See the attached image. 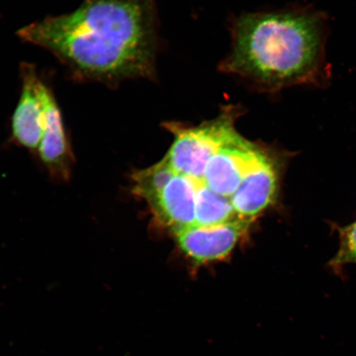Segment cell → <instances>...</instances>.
<instances>
[{
  "instance_id": "1",
  "label": "cell",
  "mask_w": 356,
  "mask_h": 356,
  "mask_svg": "<svg viewBox=\"0 0 356 356\" xmlns=\"http://www.w3.org/2000/svg\"><path fill=\"white\" fill-rule=\"evenodd\" d=\"M17 35L51 53L78 83L113 88L128 79L156 78L155 0H83L73 12L49 15Z\"/></svg>"
},
{
  "instance_id": "10",
  "label": "cell",
  "mask_w": 356,
  "mask_h": 356,
  "mask_svg": "<svg viewBox=\"0 0 356 356\" xmlns=\"http://www.w3.org/2000/svg\"><path fill=\"white\" fill-rule=\"evenodd\" d=\"M197 181L195 225H213L240 218L229 199L213 193L202 181Z\"/></svg>"
},
{
  "instance_id": "5",
  "label": "cell",
  "mask_w": 356,
  "mask_h": 356,
  "mask_svg": "<svg viewBox=\"0 0 356 356\" xmlns=\"http://www.w3.org/2000/svg\"><path fill=\"white\" fill-rule=\"evenodd\" d=\"M39 92L44 108V128L37 153L52 178L67 181L71 177L74 156L63 115L51 84L42 77Z\"/></svg>"
},
{
  "instance_id": "3",
  "label": "cell",
  "mask_w": 356,
  "mask_h": 356,
  "mask_svg": "<svg viewBox=\"0 0 356 356\" xmlns=\"http://www.w3.org/2000/svg\"><path fill=\"white\" fill-rule=\"evenodd\" d=\"M244 113L243 106L228 104L221 106L217 117L197 126L164 123L173 141L163 159L177 173L202 181L209 159Z\"/></svg>"
},
{
  "instance_id": "7",
  "label": "cell",
  "mask_w": 356,
  "mask_h": 356,
  "mask_svg": "<svg viewBox=\"0 0 356 356\" xmlns=\"http://www.w3.org/2000/svg\"><path fill=\"white\" fill-rule=\"evenodd\" d=\"M21 90L11 118V140L13 143L38 152L44 128V108L39 92L41 76L33 64L20 66Z\"/></svg>"
},
{
  "instance_id": "9",
  "label": "cell",
  "mask_w": 356,
  "mask_h": 356,
  "mask_svg": "<svg viewBox=\"0 0 356 356\" xmlns=\"http://www.w3.org/2000/svg\"><path fill=\"white\" fill-rule=\"evenodd\" d=\"M197 181L175 173L152 202L149 204L156 219L176 231L195 225V195Z\"/></svg>"
},
{
  "instance_id": "12",
  "label": "cell",
  "mask_w": 356,
  "mask_h": 356,
  "mask_svg": "<svg viewBox=\"0 0 356 356\" xmlns=\"http://www.w3.org/2000/svg\"><path fill=\"white\" fill-rule=\"evenodd\" d=\"M331 225L339 237V248L327 266L332 273L342 277L346 266L356 264V220L346 226Z\"/></svg>"
},
{
  "instance_id": "4",
  "label": "cell",
  "mask_w": 356,
  "mask_h": 356,
  "mask_svg": "<svg viewBox=\"0 0 356 356\" xmlns=\"http://www.w3.org/2000/svg\"><path fill=\"white\" fill-rule=\"evenodd\" d=\"M275 151L248 140L235 127L209 159L202 182L213 193L230 200L244 177Z\"/></svg>"
},
{
  "instance_id": "2",
  "label": "cell",
  "mask_w": 356,
  "mask_h": 356,
  "mask_svg": "<svg viewBox=\"0 0 356 356\" xmlns=\"http://www.w3.org/2000/svg\"><path fill=\"white\" fill-rule=\"evenodd\" d=\"M231 50L219 66L257 90L320 86L328 74L326 20L308 8L243 13L231 24Z\"/></svg>"
},
{
  "instance_id": "11",
  "label": "cell",
  "mask_w": 356,
  "mask_h": 356,
  "mask_svg": "<svg viewBox=\"0 0 356 356\" xmlns=\"http://www.w3.org/2000/svg\"><path fill=\"white\" fill-rule=\"evenodd\" d=\"M175 173L166 160L163 159L153 166L133 173L132 193L145 200L149 204L165 188Z\"/></svg>"
},
{
  "instance_id": "6",
  "label": "cell",
  "mask_w": 356,
  "mask_h": 356,
  "mask_svg": "<svg viewBox=\"0 0 356 356\" xmlns=\"http://www.w3.org/2000/svg\"><path fill=\"white\" fill-rule=\"evenodd\" d=\"M250 224V219L237 218L222 224L190 226L176 231L175 236L186 255L204 264L228 256Z\"/></svg>"
},
{
  "instance_id": "8",
  "label": "cell",
  "mask_w": 356,
  "mask_h": 356,
  "mask_svg": "<svg viewBox=\"0 0 356 356\" xmlns=\"http://www.w3.org/2000/svg\"><path fill=\"white\" fill-rule=\"evenodd\" d=\"M284 161L283 154L275 151L244 177L230 199L234 211L240 218L252 220L277 198Z\"/></svg>"
}]
</instances>
